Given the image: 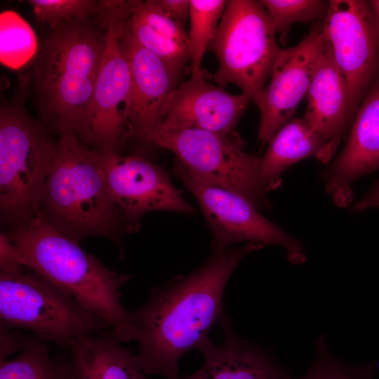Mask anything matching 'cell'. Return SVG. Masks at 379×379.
Returning <instances> with one entry per match:
<instances>
[{
    "label": "cell",
    "mask_w": 379,
    "mask_h": 379,
    "mask_svg": "<svg viewBox=\"0 0 379 379\" xmlns=\"http://www.w3.org/2000/svg\"><path fill=\"white\" fill-rule=\"evenodd\" d=\"M264 246L248 242L213 251L194 272L153 286L142 306L128 310L140 346L135 357L147 375L180 378L182 357L199 350L225 314L223 294L233 272L246 255Z\"/></svg>",
    "instance_id": "cell-1"
},
{
    "label": "cell",
    "mask_w": 379,
    "mask_h": 379,
    "mask_svg": "<svg viewBox=\"0 0 379 379\" xmlns=\"http://www.w3.org/2000/svg\"><path fill=\"white\" fill-rule=\"evenodd\" d=\"M3 233L17 250L23 265L104 320L119 342L135 340L128 310L121 302V288L131 275L109 269L41 215Z\"/></svg>",
    "instance_id": "cell-2"
},
{
    "label": "cell",
    "mask_w": 379,
    "mask_h": 379,
    "mask_svg": "<svg viewBox=\"0 0 379 379\" xmlns=\"http://www.w3.org/2000/svg\"><path fill=\"white\" fill-rule=\"evenodd\" d=\"M66 22L48 29L34 58L32 81L42 122L79 138L106 44L107 21Z\"/></svg>",
    "instance_id": "cell-3"
},
{
    "label": "cell",
    "mask_w": 379,
    "mask_h": 379,
    "mask_svg": "<svg viewBox=\"0 0 379 379\" xmlns=\"http://www.w3.org/2000/svg\"><path fill=\"white\" fill-rule=\"evenodd\" d=\"M40 215L77 242L99 236L119 241L122 219L107 186L102 150L84 143L72 132L60 135Z\"/></svg>",
    "instance_id": "cell-4"
},
{
    "label": "cell",
    "mask_w": 379,
    "mask_h": 379,
    "mask_svg": "<svg viewBox=\"0 0 379 379\" xmlns=\"http://www.w3.org/2000/svg\"><path fill=\"white\" fill-rule=\"evenodd\" d=\"M20 95L0 109V213L9 228L40 215L57 143L42 121L25 110Z\"/></svg>",
    "instance_id": "cell-5"
},
{
    "label": "cell",
    "mask_w": 379,
    "mask_h": 379,
    "mask_svg": "<svg viewBox=\"0 0 379 379\" xmlns=\"http://www.w3.org/2000/svg\"><path fill=\"white\" fill-rule=\"evenodd\" d=\"M0 326L28 329L63 351L82 335L112 332L104 320L25 265L0 270Z\"/></svg>",
    "instance_id": "cell-6"
},
{
    "label": "cell",
    "mask_w": 379,
    "mask_h": 379,
    "mask_svg": "<svg viewBox=\"0 0 379 379\" xmlns=\"http://www.w3.org/2000/svg\"><path fill=\"white\" fill-rule=\"evenodd\" d=\"M260 1H227L208 49L219 67L212 78L224 88L238 86L256 104L282 48Z\"/></svg>",
    "instance_id": "cell-7"
},
{
    "label": "cell",
    "mask_w": 379,
    "mask_h": 379,
    "mask_svg": "<svg viewBox=\"0 0 379 379\" xmlns=\"http://www.w3.org/2000/svg\"><path fill=\"white\" fill-rule=\"evenodd\" d=\"M173 152L196 176L244 197L258 209L271 206L260 175V159L244 151V141L233 131L157 128L145 140Z\"/></svg>",
    "instance_id": "cell-8"
},
{
    "label": "cell",
    "mask_w": 379,
    "mask_h": 379,
    "mask_svg": "<svg viewBox=\"0 0 379 379\" xmlns=\"http://www.w3.org/2000/svg\"><path fill=\"white\" fill-rule=\"evenodd\" d=\"M106 44L100 67L79 139L101 150L115 151L128 138L126 120L131 77L120 39L133 0L106 1Z\"/></svg>",
    "instance_id": "cell-9"
},
{
    "label": "cell",
    "mask_w": 379,
    "mask_h": 379,
    "mask_svg": "<svg viewBox=\"0 0 379 379\" xmlns=\"http://www.w3.org/2000/svg\"><path fill=\"white\" fill-rule=\"evenodd\" d=\"M174 173L198 201L213 235V251H225L232 244L247 241L281 246L292 264L306 261L301 242L265 218L244 197L202 180L179 161Z\"/></svg>",
    "instance_id": "cell-10"
},
{
    "label": "cell",
    "mask_w": 379,
    "mask_h": 379,
    "mask_svg": "<svg viewBox=\"0 0 379 379\" xmlns=\"http://www.w3.org/2000/svg\"><path fill=\"white\" fill-rule=\"evenodd\" d=\"M328 2L322 30L347 83L352 121L379 77V38L368 1Z\"/></svg>",
    "instance_id": "cell-11"
},
{
    "label": "cell",
    "mask_w": 379,
    "mask_h": 379,
    "mask_svg": "<svg viewBox=\"0 0 379 379\" xmlns=\"http://www.w3.org/2000/svg\"><path fill=\"white\" fill-rule=\"evenodd\" d=\"M102 166L110 194L128 232L136 230L140 218L150 211L195 213L163 167L145 157L102 150Z\"/></svg>",
    "instance_id": "cell-12"
},
{
    "label": "cell",
    "mask_w": 379,
    "mask_h": 379,
    "mask_svg": "<svg viewBox=\"0 0 379 379\" xmlns=\"http://www.w3.org/2000/svg\"><path fill=\"white\" fill-rule=\"evenodd\" d=\"M325 42L322 22L317 21L297 45L279 53L270 82L255 104L260 112L258 136L263 142L269 143L292 119L307 93Z\"/></svg>",
    "instance_id": "cell-13"
},
{
    "label": "cell",
    "mask_w": 379,
    "mask_h": 379,
    "mask_svg": "<svg viewBox=\"0 0 379 379\" xmlns=\"http://www.w3.org/2000/svg\"><path fill=\"white\" fill-rule=\"evenodd\" d=\"M129 67L131 90L126 120L130 138L145 140L161 124L182 74L142 46L128 31L120 39Z\"/></svg>",
    "instance_id": "cell-14"
},
{
    "label": "cell",
    "mask_w": 379,
    "mask_h": 379,
    "mask_svg": "<svg viewBox=\"0 0 379 379\" xmlns=\"http://www.w3.org/2000/svg\"><path fill=\"white\" fill-rule=\"evenodd\" d=\"M206 72L192 74L173 92L158 128H197L221 133L234 131L250 101L205 80Z\"/></svg>",
    "instance_id": "cell-15"
},
{
    "label": "cell",
    "mask_w": 379,
    "mask_h": 379,
    "mask_svg": "<svg viewBox=\"0 0 379 379\" xmlns=\"http://www.w3.org/2000/svg\"><path fill=\"white\" fill-rule=\"evenodd\" d=\"M379 170V77L364 97L343 152L321 175L326 192L340 206L352 200V183Z\"/></svg>",
    "instance_id": "cell-16"
},
{
    "label": "cell",
    "mask_w": 379,
    "mask_h": 379,
    "mask_svg": "<svg viewBox=\"0 0 379 379\" xmlns=\"http://www.w3.org/2000/svg\"><path fill=\"white\" fill-rule=\"evenodd\" d=\"M220 324L223 341L210 338L199 348L204 357L202 366L179 379H290L287 371L270 354L236 335L231 319L225 312Z\"/></svg>",
    "instance_id": "cell-17"
},
{
    "label": "cell",
    "mask_w": 379,
    "mask_h": 379,
    "mask_svg": "<svg viewBox=\"0 0 379 379\" xmlns=\"http://www.w3.org/2000/svg\"><path fill=\"white\" fill-rule=\"evenodd\" d=\"M306 97L304 119L335 151L351 121L349 93L326 39Z\"/></svg>",
    "instance_id": "cell-18"
},
{
    "label": "cell",
    "mask_w": 379,
    "mask_h": 379,
    "mask_svg": "<svg viewBox=\"0 0 379 379\" xmlns=\"http://www.w3.org/2000/svg\"><path fill=\"white\" fill-rule=\"evenodd\" d=\"M64 352L75 368L77 379H149L135 354L112 332L82 335Z\"/></svg>",
    "instance_id": "cell-19"
},
{
    "label": "cell",
    "mask_w": 379,
    "mask_h": 379,
    "mask_svg": "<svg viewBox=\"0 0 379 379\" xmlns=\"http://www.w3.org/2000/svg\"><path fill=\"white\" fill-rule=\"evenodd\" d=\"M335 152L303 117L292 119L274 135L260 159L262 180L268 191L276 189L281 174L294 164L312 157L327 163Z\"/></svg>",
    "instance_id": "cell-20"
},
{
    "label": "cell",
    "mask_w": 379,
    "mask_h": 379,
    "mask_svg": "<svg viewBox=\"0 0 379 379\" xmlns=\"http://www.w3.org/2000/svg\"><path fill=\"white\" fill-rule=\"evenodd\" d=\"M0 379H77V373L65 352L52 357L48 343L32 335L15 357L0 361Z\"/></svg>",
    "instance_id": "cell-21"
},
{
    "label": "cell",
    "mask_w": 379,
    "mask_h": 379,
    "mask_svg": "<svg viewBox=\"0 0 379 379\" xmlns=\"http://www.w3.org/2000/svg\"><path fill=\"white\" fill-rule=\"evenodd\" d=\"M39 47L30 25L18 13L7 10L0 14V61L18 69L34 59Z\"/></svg>",
    "instance_id": "cell-22"
},
{
    "label": "cell",
    "mask_w": 379,
    "mask_h": 379,
    "mask_svg": "<svg viewBox=\"0 0 379 379\" xmlns=\"http://www.w3.org/2000/svg\"><path fill=\"white\" fill-rule=\"evenodd\" d=\"M127 29L142 46L178 73H182L191 60L190 44L182 42L176 34L168 29L147 24L133 13V9Z\"/></svg>",
    "instance_id": "cell-23"
},
{
    "label": "cell",
    "mask_w": 379,
    "mask_h": 379,
    "mask_svg": "<svg viewBox=\"0 0 379 379\" xmlns=\"http://www.w3.org/2000/svg\"><path fill=\"white\" fill-rule=\"evenodd\" d=\"M227 1L190 0V29L188 34L192 74H201L206 51L214 37Z\"/></svg>",
    "instance_id": "cell-24"
},
{
    "label": "cell",
    "mask_w": 379,
    "mask_h": 379,
    "mask_svg": "<svg viewBox=\"0 0 379 379\" xmlns=\"http://www.w3.org/2000/svg\"><path fill=\"white\" fill-rule=\"evenodd\" d=\"M272 22L280 41L285 46L291 27L295 22L324 20L328 1L324 0H261Z\"/></svg>",
    "instance_id": "cell-25"
},
{
    "label": "cell",
    "mask_w": 379,
    "mask_h": 379,
    "mask_svg": "<svg viewBox=\"0 0 379 379\" xmlns=\"http://www.w3.org/2000/svg\"><path fill=\"white\" fill-rule=\"evenodd\" d=\"M314 347V359L307 372L290 379H373L377 361L352 364L339 359L331 353L324 335L317 338Z\"/></svg>",
    "instance_id": "cell-26"
},
{
    "label": "cell",
    "mask_w": 379,
    "mask_h": 379,
    "mask_svg": "<svg viewBox=\"0 0 379 379\" xmlns=\"http://www.w3.org/2000/svg\"><path fill=\"white\" fill-rule=\"evenodd\" d=\"M36 20L48 29L62 23L90 20L105 11V1L94 0H29Z\"/></svg>",
    "instance_id": "cell-27"
},
{
    "label": "cell",
    "mask_w": 379,
    "mask_h": 379,
    "mask_svg": "<svg viewBox=\"0 0 379 379\" xmlns=\"http://www.w3.org/2000/svg\"><path fill=\"white\" fill-rule=\"evenodd\" d=\"M150 3L178 23L184 25L190 17V0H149Z\"/></svg>",
    "instance_id": "cell-28"
},
{
    "label": "cell",
    "mask_w": 379,
    "mask_h": 379,
    "mask_svg": "<svg viewBox=\"0 0 379 379\" xmlns=\"http://www.w3.org/2000/svg\"><path fill=\"white\" fill-rule=\"evenodd\" d=\"M27 336L15 329L0 326V361L5 360L13 353L19 352Z\"/></svg>",
    "instance_id": "cell-29"
},
{
    "label": "cell",
    "mask_w": 379,
    "mask_h": 379,
    "mask_svg": "<svg viewBox=\"0 0 379 379\" xmlns=\"http://www.w3.org/2000/svg\"><path fill=\"white\" fill-rule=\"evenodd\" d=\"M373 208H379V181L354 204L352 210L362 211Z\"/></svg>",
    "instance_id": "cell-30"
},
{
    "label": "cell",
    "mask_w": 379,
    "mask_h": 379,
    "mask_svg": "<svg viewBox=\"0 0 379 379\" xmlns=\"http://www.w3.org/2000/svg\"><path fill=\"white\" fill-rule=\"evenodd\" d=\"M371 9L379 38V0L368 1Z\"/></svg>",
    "instance_id": "cell-31"
}]
</instances>
